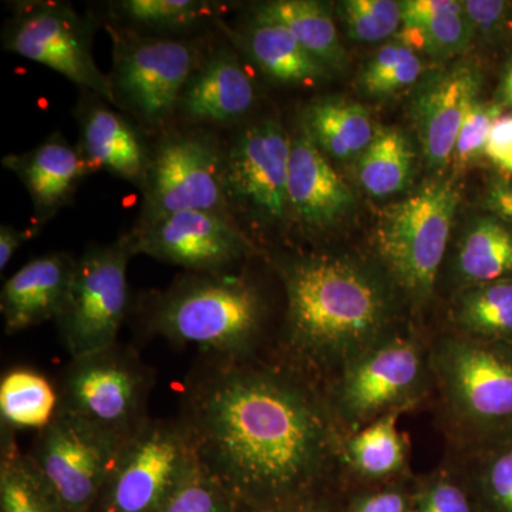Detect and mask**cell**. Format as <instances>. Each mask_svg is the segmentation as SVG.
<instances>
[{
  "mask_svg": "<svg viewBox=\"0 0 512 512\" xmlns=\"http://www.w3.org/2000/svg\"><path fill=\"white\" fill-rule=\"evenodd\" d=\"M511 151L512 116L500 117V119L495 121L493 128H491L485 154L498 165L504 158L510 156Z\"/></svg>",
  "mask_w": 512,
  "mask_h": 512,
  "instance_id": "obj_41",
  "label": "cell"
},
{
  "mask_svg": "<svg viewBox=\"0 0 512 512\" xmlns=\"http://www.w3.org/2000/svg\"><path fill=\"white\" fill-rule=\"evenodd\" d=\"M480 80L473 67L458 64L431 77L414 100L412 113L427 167L440 170L453 158L454 147Z\"/></svg>",
  "mask_w": 512,
  "mask_h": 512,
  "instance_id": "obj_18",
  "label": "cell"
},
{
  "mask_svg": "<svg viewBox=\"0 0 512 512\" xmlns=\"http://www.w3.org/2000/svg\"><path fill=\"white\" fill-rule=\"evenodd\" d=\"M156 370L124 343L72 357L56 384L57 409L127 443L153 419L148 402Z\"/></svg>",
  "mask_w": 512,
  "mask_h": 512,
  "instance_id": "obj_4",
  "label": "cell"
},
{
  "mask_svg": "<svg viewBox=\"0 0 512 512\" xmlns=\"http://www.w3.org/2000/svg\"><path fill=\"white\" fill-rule=\"evenodd\" d=\"M39 231V227L18 229L8 224L0 225V271H5L20 247Z\"/></svg>",
  "mask_w": 512,
  "mask_h": 512,
  "instance_id": "obj_42",
  "label": "cell"
},
{
  "mask_svg": "<svg viewBox=\"0 0 512 512\" xmlns=\"http://www.w3.org/2000/svg\"><path fill=\"white\" fill-rule=\"evenodd\" d=\"M13 9L2 30L6 52L55 70L119 109L110 76L94 60L89 20L69 3L56 0L18 2Z\"/></svg>",
  "mask_w": 512,
  "mask_h": 512,
  "instance_id": "obj_11",
  "label": "cell"
},
{
  "mask_svg": "<svg viewBox=\"0 0 512 512\" xmlns=\"http://www.w3.org/2000/svg\"><path fill=\"white\" fill-rule=\"evenodd\" d=\"M498 167H500L501 170L507 171V173L512 174V154L511 156L505 158L504 161H501V163L498 164Z\"/></svg>",
  "mask_w": 512,
  "mask_h": 512,
  "instance_id": "obj_46",
  "label": "cell"
},
{
  "mask_svg": "<svg viewBox=\"0 0 512 512\" xmlns=\"http://www.w3.org/2000/svg\"><path fill=\"white\" fill-rule=\"evenodd\" d=\"M160 512H244L234 495L197 464Z\"/></svg>",
  "mask_w": 512,
  "mask_h": 512,
  "instance_id": "obj_36",
  "label": "cell"
},
{
  "mask_svg": "<svg viewBox=\"0 0 512 512\" xmlns=\"http://www.w3.org/2000/svg\"><path fill=\"white\" fill-rule=\"evenodd\" d=\"M453 322L464 338L512 345V278L461 289Z\"/></svg>",
  "mask_w": 512,
  "mask_h": 512,
  "instance_id": "obj_28",
  "label": "cell"
},
{
  "mask_svg": "<svg viewBox=\"0 0 512 512\" xmlns=\"http://www.w3.org/2000/svg\"><path fill=\"white\" fill-rule=\"evenodd\" d=\"M357 178L366 192L389 197L412 183L414 150L409 137L396 127H379L357 161Z\"/></svg>",
  "mask_w": 512,
  "mask_h": 512,
  "instance_id": "obj_31",
  "label": "cell"
},
{
  "mask_svg": "<svg viewBox=\"0 0 512 512\" xmlns=\"http://www.w3.org/2000/svg\"><path fill=\"white\" fill-rule=\"evenodd\" d=\"M136 256L130 235L92 245L77 258L72 285L55 322L70 357L86 355L120 342L130 311L127 268Z\"/></svg>",
  "mask_w": 512,
  "mask_h": 512,
  "instance_id": "obj_10",
  "label": "cell"
},
{
  "mask_svg": "<svg viewBox=\"0 0 512 512\" xmlns=\"http://www.w3.org/2000/svg\"><path fill=\"white\" fill-rule=\"evenodd\" d=\"M302 121L316 146L336 161L362 156L377 131L366 107L342 97L312 101L303 111Z\"/></svg>",
  "mask_w": 512,
  "mask_h": 512,
  "instance_id": "obj_24",
  "label": "cell"
},
{
  "mask_svg": "<svg viewBox=\"0 0 512 512\" xmlns=\"http://www.w3.org/2000/svg\"><path fill=\"white\" fill-rule=\"evenodd\" d=\"M268 306L247 272L185 274L137 303V328L146 338L195 346L200 355L254 356L264 346Z\"/></svg>",
  "mask_w": 512,
  "mask_h": 512,
  "instance_id": "obj_3",
  "label": "cell"
},
{
  "mask_svg": "<svg viewBox=\"0 0 512 512\" xmlns=\"http://www.w3.org/2000/svg\"><path fill=\"white\" fill-rule=\"evenodd\" d=\"M412 493L402 480L372 485L342 498L340 512H412Z\"/></svg>",
  "mask_w": 512,
  "mask_h": 512,
  "instance_id": "obj_39",
  "label": "cell"
},
{
  "mask_svg": "<svg viewBox=\"0 0 512 512\" xmlns=\"http://www.w3.org/2000/svg\"><path fill=\"white\" fill-rule=\"evenodd\" d=\"M457 205L453 183L433 181L380 214L376 249L383 271L414 303L433 295Z\"/></svg>",
  "mask_w": 512,
  "mask_h": 512,
  "instance_id": "obj_5",
  "label": "cell"
},
{
  "mask_svg": "<svg viewBox=\"0 0 512 512\" xmlns=\"http://www.w3.org/2000/svg\"><path fill=\"white\" fill-rule=\"evenodd\" d=\"M461 289L512 278V232L497 218L484 217L467 229L454 258Z\"/></svg>",
  "mask_w": 512,
  "mask_h": 512,
  "instance_id": "obj_27",
  "label": "cell"
},
{
  "mask_svg": "<svg viewBox=\"0 0 512 512\" xmlns=\"http://www.w3.org/2000/svg\"><path fill=\"white\" fill-rule=\"evenodd\" d=\"M399 414H386L342 440L340 456L360 481L389 484L402 476L407 451L397 429Z\"/></svg>",
  "mask_w": 512,
  "mask_h": 512,
  "instance_id": "obj_26",
  "label": "cell"
},
{
  "mask_svg": "<svg viewBox=\"0 0 512 512\" xmlns=\"http://www.w3.org/2000/svg\"><path fill=\"white\" fill-rule=\"evenodd\" d=\"M285 293L276 352L316 380L335 377L397 330L386 272L345 255H275Z\"/></svg>",
  "mask_w": 512,
  "mask_h": 512,
  "instance_id": "obj_2",
  "label": "cell"
},
{
  "mask_svg": "<svg viewBox=\"0 0 512 512\" xmlns=\"http://www.w3.org/2000/svg\"><path fill=\"white\" fill-rule=\"evenodd\" d=\"M404 30L400 40L436 59L464 52L474 32L456 0H407L400 2Z\"/></svg>",
  "mask_w": 512,
  "mask_h": 512,
  "instance_id": "obj_23",
  "label": "cell"
},
{
  "mask_svg": "<svg viewBox=\"0 0 512 512\" xmlns=\"http://www.w3.org/2000/svg\"><path fill=\"white\" fill-rule=\"evenodd\" d=\"M503 99L512 106V62L503 83Z\"/></svg>",
  "mask_w": 512,
  "mask_h": 512,
  "instance_id": "obj_45",
  "label": "cell"
},
{
  "mask_svg": "<svg viewBox=\"0 0 512 512\" xmlns=\"http://www.w3.org/2000/svg\"><path fill=\"white\" fill-rule=\"evenodd\" d=\"M227 147L207 127L164 133L151 148L136 227L185 211L232 215L225 190ZM234 217V215H232Z\"/></svg>",
  "mask_w": 512,
  "mask_h": 512,
  "instance_id": "obj_7",
  "label": "cell"
},
{
  "mask_svg": "<svg viewBox=\"0 0 512 512\" xmlns=\"http://www.w3.org/2000/svg\"><path fill=\"white\" fill-rule=\"evenodd\" d=\"M111 87L119 109L147 130H163L177 114L185 83L201 63L200 46L188 40L113 32Z\"/></svg>",
  "mask_w": 512,
  "mask_h": 512,
  "instance_id": "obj_9",
  "label": "cell"
},
{
  "mask_svg": "<svg viewBox=\"0 0 512 512\" xmlns=\"http://www.w3.org/2000/svg\"><path fill=\"white\" fill-rule=\"evenodd\" d=\"M423 63L413 47L403 40L384 45L360 74V87L373 97L390 96L419 79Z\"/></svg>",
  "mask_w": 512,
  "mask_h": 512,
  "instance_id": "obj_34",
  "label": "cell"
},
{
  "mask_svg": "<svg viewBox=\"0 0 512 512\" xmlns=\"http://www.w3.org/2000/svg\"><path fill=\"white\" fill-rule=\"evenodd\" d=\"M57 406V387L36 370L16 367L6 372L0 380V420L3 429H45L55 417Z\"/></svg>",
  "mask_w": 512,
  "mask_h": 512,
  "instance_id": "obj_30",
  "label": "cell"
},
{
  "mask_svg": "<svg viewBox=\"0 0 512 512\" xmlns=\"http://www.w3.org/2000/svg\"><path fill=\"white\" fill-rule=\"evenodd\" d=\"M355 204V192L316 146L301 120L291 136L288 217L308 231H328L345 220Z\"/></svg>",
  "mask_w": 512,
  "mask_h": 512,
  "instance_id": "obj_16",
  "label": "cell"
},
{
  "mask_svg": "<svg viewBox=\"0 0 512 512\" xmlns=\"http://www.w3.org/2000/svg\"><path fill=\"white\" fill-rule=\"evenodd\" d=\"M258 101L254 79L235 50L220 46L202 57L185 83L177 114L192 126H228L245 119Z\"/></svg>",
  "mask_w": 512,
  "mask_h": 512,
  "instance_id": "obj_17",
  "label": "cell"
},
{
  "mask_svg": "<svg viewBox=\"0 0 512 512\" xmlns=\"http://www.w3.org/2000/svg\"><path fill=\"white\" fill-rule=\"evenodd\" d=\"M116 107L90 93L77 107L80 127L79 148L96 171H106L143 190L151 148L136 127Z\"/></svg>",
  "mask_w": 512,
  "mask_h": 512,
  "instance_id": "obj_20",
  "label": "cell"
},
{
  "mask_svg": "<svg viewBox=\"0 0 512 512\" xmlns=\"http://www.w3.org/2000/svg\"><path fill=\"white\" fill-rule=\"evenodd\" d=\"M412 512H478L466 477L440 471L413 485Z\"/></svg>",
  "mask_w": 512,
  "mask_h": 512,
  "instance_id": "obj_37",
  "label": "cell"
},
{
  "mask_svg": "<svg viewBox=\"0 0 512 512\" xmlns=\"http://www.w3.org/2000/svg\"><path fill=\"white\" fill-rule=\"evenodd\" d=\"M507 2H497V0H468L463 2L464 12L474 33L493 32L503 23L508 10Z\"/></svg>",
  "mask_w": 512,
  "mask_h": 512,
  "instance_id": "obj_40",
  "label": "cell"
},
{
  "mask_svg": "<svg viewBox=\"0 0 512 512\" xmlns=\"http://www.w3.org/2000/svg\"><path fill=\"white\" fill-rule=\"evenodd\" d=\"M500 117L498 104L478 100L471 104L454 147L453 160L457 168L467 167L485 154L491 128Z\"/></svg>",
  "mask_w": 512,
  "mask_h": 512,
  "instance_id": "obj_38",
  "label": "cell"
},
{
  "mask_svg": "<svg viewBox=\"0 0 512 512\" xmlns=\"http://www.w3.org/2000/svg\"><path fill=\"white\" fill-rule=\"evenodd\" d=\"M316 382L279 353L200 355L185 376L178 423L242 511L285 510L329 487L343 439Z\"/></svg>",
  "mask_w": 512,
  "mask_h": 512,
  "instance_id": "obj_1",
  "label": "cell"
},
{
  "mask_svg": "<svg viewBox=\"0 0 512 512\" xmlns=\"http://www.w3.org/2000/svg\"><path fill=\"white\" fill-rule=\"evenodd\" d=\"M197 464L177 419H151L124 444L94 512H160Z\"/></svg>",
  "mask_w": 512,
  "mask_h": 512,
  "instance_id": "obj_12",
  "label": "cell"
},
{
  "mask_svg": "<svg viewBox=\"0 0 512 512\" xmlns=\"http://www.w3.org/2000/svg\"><path fill=\"white\" fill-rule=\"evenodd\" d=\"M487 204L491 210L512 225V183L500 181L493 184L488 191Z\"/></svg>",
  "mask_w": 512,
  "mask_h": 512,
  "instance_id": "obj_44",
  "label": "cell"
},
{
  "mask_svg": "<svg viewBox=\"0 0 512 512\" xmlns=\"http://www.w3.org/2000/svg\"><path fill=\"white\" fill-rule=\"evenodd\" d=\"M123 441L57 409L29 456L66 512H94Z\"/></svg>",
  "mask_w": 512,
  "mask_h": 512,
  "instance_id": "obj_13",
  "label": "cell"
},
{
  "mask_svg": "<svg viewBox=\"0 0 512 512\" xmlns=\"http://www.w3.org/2000/svg\"><path fill=\"white\" fill-rule=\"evenodd\" d=\"M430 367L457 423L488 444L512 437V346L453 335Z\"/></svg>",
  "mask_w": 512,
  "mask_h": 512,
  "instance_id": "obj_6",
  "label": "cell"
},
{
  "mask_svg": "<svg viewBox=\"0 0 512 512\" xmlns=\"http://www.w3.org/2000/svg\"><path fill=\"white\" fill-rule=\"evenodd\" d=\"M255 12L285 26L330 72H343L348 66V53L340 40L328 3L271 0L259 3Z\"/></svg>",
  "mask_w": 512,
  "mask_h": 512,
  "instance_id": "obj_25",
  "label": "cell"
},
{
  "mask_svg": "<svg viewBox=\"0 0 512 512\" xmlns=\"http://www.w3.org/2000/svg\"><path fill=\"white\" fill-rule=\"evenodd\" d=\"M2 164L25 185L39 228L72 204L77 188L87 175L93 174L79 146H73L60 133L52 134L26 153L3 157Z\"/></svg>",
  "mask_w": 512,
  "mask_h": 512,
  "instance_id": "obj_19",
  "label": "cell"
},
{
  "mask_svg": "<svg viewBox=\"0 0 512 512\" xmlns=\"http://www.w3.org/2000/svg\"><path fill=\"white\" fill-rule=\"evenodd\" d=\"M286 510V508H285ZM285 510H259V511H249V512H285Z\"/></svg>",
  "mask_w": 512,
  "mask_h": 512,
  "instance_id": "obj_47",
  "label": "cell"
},
{
  "mask_svg": "<svg viewBox=\"0 0 512 512\" xmlns=\"http://www.w3.org/2000/svg\"><path fill=\"white\" fill-rule=\"evenodd\" d=\"M232 43L247 53L249 59L269 79L284 86L312 87L329 76L330 70L315 59L285 26L254 12L238 32L228 30Z\"/></svg>",
  "mask_w": 512,
  "mask_h": 512,
  "instance_id": "obj_22",
  "label": "cell"
},
{
  "mask_svg": "<svg viewBox=\"0 0 512 512\" xmlns=\"http://www.w3.org/2000/svg\"><path fill=\"white\" fill-rule=\"evenodd\" d=\"M429 359L416 339L393 333L330 379L326 397L340 429L357 431L389 413L419 402Z\"/></svg>",
  "mask_w": 512,
  "mask_h": 512,
  "instance_id": "obj_8",
  "label": "cell"
},
{
  "mask_svg": "<svg viewBox=\"0 0 512 512\" xmlns=\"http://www.w3.org/2000/svg\"><path fill=\"white\" fill-rule=\"evenodd\" d=\"M136 255L180 266L192 274L234 271L254 258L258 248L232 215L214 211H185L133 228Z\"/></svg>",
  "mask_w": 512,
  "mask_h": 512,
  "instance_id": "obj_15",
  "label": "cell"
},
{
  "mask_svg": "<svg viewBox=\"0 0 512 512\" xmlns=\"http://www.w3.org/2000/svg\"><path fill=\"white\" fill-rule=\"evenodd\" d=\"M340 508L342 498L326 487L289 505L285 512H340Z\"/></svg>",
  "mask_w": 512,
  "mask_h": 512,
  "instance_id": "obj_43",
  "label": "cell"
},
{
  "mask_svg": "<svg viewBox=\"0 0 512 512\" xmlns=\"http://www.w3.org/2000/svg\"><path fill=\"white\" fill-rule=\"evenodd\" d=\"M77 258L67 252L37 256L6 279L0 312L6 335L56 320L66 302Z\"/></svg>",
  "mask_w": 512,
  "mask_h": 512,
  "instance_id": "obj_21",
  "label": "cell"
},
{
  "mask_svg": "<svg viewBox=\"0 0 512 512\" xmlns=\"http://www.w3.org/2000/svg\"><path fill=\"white\" fill-rule=\"evenodd\" d=\"M0 450L2 512H66L29 454L20 451L16 431L2 427Z\"/></svg>",
  "mask_w": 512,
  "mask_h": 512,
  "instance_id": "obj_29",
  "label": "cell"
},
{
  "mask_svg": "<svg viewBox=\"0 0 512 512\" xmlns=\"http://www.w3.org/2000/svg\"><path fill=\"white\" fill-rule=\"evenodd\" d=\"M291 134L275 119L239 130L227 147L225 190L229 210L254 224H281L288 218Z\"/></svg>",
  "mask_w": 512,
  "mask_h": 512,
  "instance_id": "obj_14",
  "label": "cell"
},
{
  "mask_svg": "<svg viewBox=\"0 0 512 512\" xmlns=\"http://www.w3.org/2000/svg\"><path fill=\"white\" fill-rule=\"evenodd\" d=\"M340 15L348 35L362 43L387 39L403 23L400 2L393 0H346L340 3Z\"/></svg>",
  "mask_w": 512,
  "mask_h": 512,
  "instance_id": "obj_35",
  "label": "cell"
},
{
  "mask_svg": "<svg viewBox=\"0 0 512 512\" xmlns=\"http://www.w3.org/2000/svg\"><path fill=\"white\" fill-rule=\"evenodd\" d=\"M121 19L153 32H188L205 20L218 19L221 3L208 0H120L111 3Z\"/></svg>",
  "mask_w": 512,
  "mask_h": 512,
  "instance_id": "obj_32",
  "label": "cell"
},
{
  "mask_svg": "<svg viewBox=\"0 0 512 512\" xmlns=\"http://www.w3.org/2000/svg\"><path fill=\"white\" fill-rule=\"evenodd\" d=\"M466 480L478 512H512V437L485 446Z\"/></svg>",
  "mask_w": 512,
  "mask_h": 512,
  "instance_id": "obj_33",
  "label": "cell"
}]
</instances>
